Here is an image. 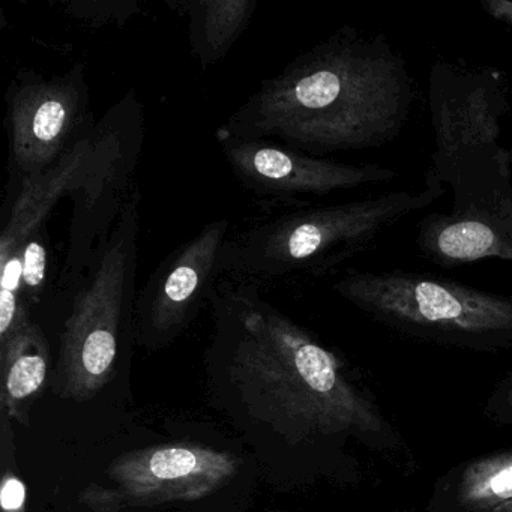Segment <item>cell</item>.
Masks as SVG:
<instances>
[{
  "mask_svg": "<svg viewBox=\"0 0 512 512\" xmlns=\"http://www.w3.org/2000/svg\"><path fill=\"white\" fill-rule=\"evenodd\" d=\"M481 8L494 22L512 31V0H481Z\"/></svg>",
  "mask_w": 512,
  "mask_h": 512,
  "instance_id": "cell-20",
  "label": "cell"
},
{
  "mask_svg": "<svg viewBox=\"0 0 512 512\" xmlns=\"http://www.w3.org/2000/svg\"><path fill=\"white\" fill-rule=\"evenodd\" d=\"M208 302L209 404L250 446L274 488L301 484L329 443L385 431L382 412L340 356L263 299L259 284L220 280Z\"/></svg>",
  "mask_w": 512,
  "mask_h": 512,
  "instance_id": "cell-1",
  "label": "cell"
},
{
  "mask_svg": "<svg viewBox=\"0 0 512 512\" xmlns=\"http://www.w3.org/2000/svg\"><path fill=\"white\" fill-rule=\"evenodd\" d=\"M488 512H512V500L511 502L503 503V505L497 506V508L491 509Z\"/></svg>",
  "mask_w": 512,
  "mask_h": 512,
  "instance_id": "cell-21",
  "label": "cell"
},
{
  "mask_svg": "<svg viewBox=\"0 0 512 512\" xmlns=\"http://www.w3.org/2000/svg\"><path fill=\"white\" fill-rule=\"evenodd\" d=\"M428 83L434 131L431 161L461 149L499 145L503 118L511 107L497 74L439 61Z\"/></svg>",
  "mask_w": 512,
  "mask_h": 512,
  "instance_id": "cell-12",
  "label": "cell"
},
{
  "mask_svg": "<svg viewBox=\"0 0 512 512\" xmlns=\"http://www.w3.org/2000/svg\"><path fill=\"white\" fill-rule=\"evenodd\" d=\"M334 290L371 319L413 338L473 350L512 347V296L406 271H347Z\"/></svg>",
  "mask_w": 512,
  "mask_h": 512,
  "instance_id": "cell-5",
  "label": "cell"
},
{
  "mask_svg": "<svg viewBox=\"0 0 512 512\" xmlns=\"http://www.w3.org/2000/svg\"><path fill=\"white\" fill-rule=\"evenodd\" d=\"M14 251L19 253L20 262H22L23 304L31 310L41 301L44 292L49 289L52 251H50V235L47 226L29 236Z\"/></svg>",
  "mask_w": 512,
  "mask_h": 512,
  "instance_id": "cell-17",
  "label": "cell"
},
{
  "mask_svg": "<svg viewBox=\"0 0 512 512\" xmlns=\"http://www.w3.org/2000/svg\"><path fill=\"white\" fill-rule=\"evenodd\" d=\"M86 76L79 62L50 79L22 71L8 86L10 167L19 187L43 175L94 128Z\"/></svg>",
  "mask_w": 512,
  "mask_h": 512,
  "instance_id": "cell-9",
  "label": "cell"
},
{
  "mask_svg": "<svg viewBox=\"0 0 512 512\" xmlns=\"http://www.w3.org/2000/svg\"><path fill=\"white\" fill-rule=\"evenodd\" d=\"M257 0H178L170 7L188 20L191 53L202 70L226 58L256 13Z\"/></svg>",
  "mask_w": 512,
  "mask_h": 512,
  "instance_id": "cell-15",
  "label": "cell"
},
{
  "mask_svg": "<svg viewBox=\"0 0 512 512\" xmlns=\"http://www.w3.org/2000/svg\"><path fill=\"white\" fill-rule=\"evenodd\" d=\"M224 160L242 187L274 203H308L338 191L386 184L397 172L379 164H346L314 157L271 140H242L215 133Z\"/></svg>",
  "mask_w": 512,
  "mask_h": 512,
  "instance_id": "cell-10",
  "label": "cell"
},
{
  "mask_svg": "<svg viewBox=\"0 0 512 512\" xmlns=\"http://www.w3.org/2000/svg\"><path fill=\"white\" fill-rule=\"evenodd\" d=\"M505 406L508 407L509 412L512 413V386L506 391Z\"/></svg>",
  "mask_w": 512,
  "mask_h": 512,
  "instance_id": "cell-22",
  "label": "cell"
},
{
  "mask_svg": "<svg viewBox=\"0 0 512 512\" xmlns=\"http://www.w3.org/2000/svg\"><path fill=\"white\" fill-rule=\"evenodd\" d=\"M451 191V209L431 212L418 224L416 245L442 268L482 260L512 262V152L505 146L466 148L431 161Z\"/></svg>",
  "mask_w": 512,
  "mask_h": 512,
  "instance_id": "cell-6",
  "label": "cell"
},
{
  "mask_svg": "<svg viewBox=\"0 0 512 512\" xmlns=\"http://www.w3.org/2000/svg\"><path fill=\"white\" fill-rule=\"evenodd\" d=\"M140 200L136 184L115 226L74 284L52 376V391L64 400H94L112 382L124 350L136 340Z\"/></svg>",
  "mask_w": 512,
  "mask_h": 512,
  "instance_id": "cell-4",
  "label": "cell"
},
{
  "mask_svg": "<svg viewBox=\"0 0 512 512\" xmlns=\"http://www.w3.org/2000/svg\"><path fill=\"white\" fill-rule=\"evenodd\" d=\"M229 221L206 224L152 272L137 293L136 341L149 350L170 346L209 301L221 277L220 257Z\"/></svg>",
  "mask_w": 512,
  "mask_h": 512,
  "instance_id": "cell-11",
  "label": "cell"
},
{
  "mask_svg": "<svg viewBox=\"0 0 512 512\" xmlns=\"http://www.w3.org/2000/svg\"><path fill=\"white\" fill-rule=\"evenodd\" d=\"M458 503L469 512H488L512 500V449L476 458L461 472Z\"/></svg>",
  "mask_w": 512,
  "mask_h": 512,
  "instance_id": "cell-16",
  "label": "cell"
},
{
  "mask_svg": "<svg viewBox=\"0 0 512 512\" xmlns=\"http://www.w3.org/2000/svg\"><path fill=\"white\" fill-rule=\"evenodd\" d=\"M412 103L406 61L388 41L344 28L263 80L217 134L322 157L397 139Z\"/></svg>",
  "mask_w": 512,
  "mask_h": 512,
  "instance_id": "cell-2",
  "label": "cell"
},
{
  "mask_svg": "<svg viewBox=\"0 0 512 512\" xmlns=\"http://www.w3.org/2000/svg\"><path fill=\"white\" fill-rule=\"evenodd\" d=\"M241 466L242 461L232 452L200 443L148 446L116 457L77 499L92 512L197 502L227 487Z\"/></svg>",
  "mask_w": 512,
  "mask_h": 512,
  "instance_id": "cell-8",
  "label": "cell"
},
{
  "mask_svg": "<svg viewBox=\"0 0 512 512\" xmlns=\"http://www.w3.org/2000/svg\"><path fill=\"white\" fill-rule=\"evenodd\" d=\"M0 512H28V485L17 461L13 421L0 412Z\"/></svg>",
  "mask_w": 512,
  "mask_h": 512,
  "instance_id": "cell-18",
  "label": "cell"
},
{
  "mask_svg": "<svg viewBox=\"0 0 512 512\" xmlns=\"http://www.w3.org/2000/svg\"><path fill=\"white\" fill-rule=\"evenodd\" d=\"M52 370V349L34 320L0 341V412L23 427L31 425L32 407L46 391Z\"/></svg>",
  "mask_w": 512,
  "mask_h": 512,
  "instance_id": "cell-13",
  "label": "cell"
},
{
  "mask_svg": "<svg viewBox=\"0 0 512 512\" xmlns=\"http://www.w3.org/2000/svg\"><path fill=\"white\" fill-rule=\"evenodd\" d=\"M91 133L92 130L86 133L58 163L53 164L43 175L20 185L10 214L2 224L0 257L13 253L29 236L47 226V221L59 200L68 197L73 190L74 181L88 154Z\"/></svg>",
  "mask_w": 512,
  "mask_h": 512,
  "instance_id": "cell-14",
  "label": "cell"
},
{
  "mask_svg": "<svg viewBox=\"0 0 512 512\" xmlns=\"http://www.w3.org/2000/svg\"><path fill=\"white\" fill-rule=\"evenodd\" d=\"M61 8L71 19L94 28L124 26L142 13V5L137 0H70L62 2Z\"/></svg>",
  "mask_w": 512,
  "mask_h": 512,
  "instance_id": "cell-19",
  "label": "cell"
},
{
  "mask_svg": "<svg viewBox=\"0 0 512 512\" xmlns=\"http://www.w3.org/2000/svg\"><path fill=\"white\" fill-rule=\"evenodd\" d=\"M445 193V184L430 167L418 191H391L337 205L310 206L254 224L224 242L221 277L259 284L293 274H326Z\"/></svg>",
  "mask_w": 512,
  "mask_h": 512,
  "instance_id": "cell-3",
  "label": "cell"
},
{
  "mask_svg": "<svg viewBox=\"0 0 512 512\" xmlns=\"http://www.w3.org/2000/svg\"><path fill=\"white\" fill-rule=\"evenodd\" d=\"M145 109L130 91L94 125L88 154L68 199L73 202L67 253L58 275L62 289H73L94 251L115 226L136 187L133 176L145 146Z\"/></svg>",
  "mask_w": 512,
  "mask_h": 512,
  "instance_id": "cell-7",
  "label": "cell"
}]
</instances>
